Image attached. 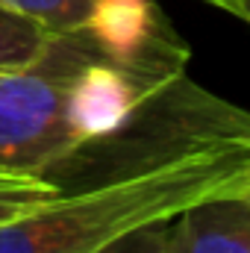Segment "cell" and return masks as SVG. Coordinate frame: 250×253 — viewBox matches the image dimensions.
<instances>
[{"label": "cell", "instance_id": "6da1fadb", "mask_svg": "<svg viewBox=\"0 0 250 253\" xmlns=\"http://www.w3.org/2000/svg\"><path fill=\"white\" fill-rule=\"evenodd\" d=\"M165 97L118 141H106L109 168L100 177L65 186L0 224V253H106L197 203L242 194L250 180V112L206 91L180 103Z\"/></svg>", "mask_w": 250, "mask_h": 253}, {"label": "cell", "instance_id": "7a4b0ae2", "mask_svg": "<svg viewBox=\"0 0 250 253\" xmlns=\"http://www.w3.org/2000/svg\"><path fill=\"white\" fill-rule=\"evenodd\" d=\"M100 44L88 30L56 36L44 59L0 71V168L53 174L88 150L68 118L71 85Z\"/></svg>", "mask_w": 250, "mask_h": 253}, {"label": "cell", "instance_id": "3957f363", "mask_svg": "<svg viewBox=\"0 0 250 253\" xmlns=\"http://www.w3.org/2000/svg\"><path fill=\"white\" fill-rule=\"evenodd\" d=\"M85 30L115 62L141 65L156 59H186L183 42H177L171 30L159 27L153 0H97Z\"/></svg>", "mask_w": 250, "mask_h": 253}, {"label": "cell", "instance_id": "277c9868", "mask_svg": "<svg viewBox=\"0 0 250 253\" xmlns=\"http://www.w3.org/2000/svg\"><path fill=\"white\" fill-rule=\"evenodd\" d=\"M171 253H250V200L215 197L171 221Z\"/></svg>", "mask_w": 250, "mask_h": 253}, {"label": "cell", "instance_id": "5b68a950", "mask_svg": "<svg viewBox=\"0 0 250 253\" xmlns=\"http://www.w3.org/2000/svg\"><path fill=\"white\" fill-rule=\"evenodd\" d=\"M56 33L0 3V71L36 65L53 47Z\"/></svg>", "mask_w": 250, "mask_h": 253}, {"label": "cell", "instance_id": "8992f818", "mask_svg": "<svg viewBox=\"0 0 250 253\" xmlns=\"http://www.w3.org/2000/svg\"><path fill=\"white\" fill-rule=\"evenodd\" d=\"M0 3L6 9H15V12L44 24L50 33L65 36L74 30H85L97 0H0Z\"/></svg>", "mask_w": 250, "mask_h": 253}, {"label": "cell", "instance_id": "52a82bcc", "mask_svg": "<svg viewBox=\"0 0 250 253\" xmlns=\"http://www.w3.org/2000/svg\"><path fill=\"white\" fill-rule=\"evenodd\" d=\"M106 253H171V224L144 227V230L126 236L124 242H118Z\"/></svg>", "mask_w": 250, "mask_h": 253}, {"label": "cell", "instance_id": "ba28073f", "mask_svg": "<svg viewBox=\"0 0 250 253\" xmlns=\"http://www.w3.org/2000/svg\"><path fill=\"white\" fill-rule=\"evenodd\" d=\"M59 194H62V191H59ZM47 200H53V197H0V224L18 218V215L30 212V209H36V206L47 203Z\"/></svg>", "mask_w": 250, "mask_h": 253}, {"label": "cell", "instance_id": "9c48e42d", "mask_svg": "<svg viewBox=\"0 0 250 253\" xmlns=\"http://www.w3.org/2000/svg\"><path fill=\"white\" fill-rule=\"evenodd\" d=\"M224 9L233 12V15H239V18H245V21L250 24V0H227Z\"/></svg>", "mask_w": 250, "mask_h": 253}, {"label": "cell", "instance_id": "30bf717a", "mask_svg": "<svg viewBox=\"0 0 250 253\" xmlns=\"http://www.w3.org/2000/svg\"><path fill=\"white\" fill-rule=\"evenodd\" d=\"M239 197H245V200H250V180L245 183V189H242V194H239Z\"/></svg>", "mask_w": 250, "mask_h": 253}, {"label": "cell", "instance_id": "8fae6325", "mask_svg": "<svg viewBox=\"0 0 250 253\" xmlns=\"http://www.w3.org/2000/svg\"><path fill=\"white\" fill-rule=\"evenodd\" d=\"M209 3H215V6H221V9L227 6V0H209Z\"/></svg>", "mask_w": 250, "mask_h": 253}]
</instances>
